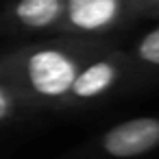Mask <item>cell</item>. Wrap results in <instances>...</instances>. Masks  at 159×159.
Returning a JSON list of instances; mask_svg holds the SVG:
<instances>
[{
	"label": "cell",
	"mask_w": 159,
	"mask_h": 159,
	"mask_svg": "<svg viewBox=\"0 0 159 159\" xmlns=\"http://www.w3.org/2000/svg\"><path fill=\"white\" fill-rule=\"evenodd\" d=\"M126 52L139 76L148 72H159V26L146 31Z\"/></svg>",
	"instance_id": "6"
},
{
	"label": "cell",
	"mask_w": 159,
	"mask_h": 159,
	"mask_svg": "<svg viewBox=\"0 0 159 159\" xmlns=\"http://www.w3.org/2000/svg\"><path fill=\"white\" fill-rule=\"evenodd\" d=\"M37 116L39 113L22 98V94L13 85L0 79V133L22 126Z\"/></svg>",
	"instance_id": "5"
},
{
	"label": "cell",
	"mask_w": 159,
	"mask_h": 159,
	"mask_svg": "<svg viewBox=\"0 0 159 159\" xmlns=\"http://www.w3.org/2000/svg\"><path fill=\"white\" fill-rule=\"evenodd\" d=\"M159 150V116H137L100 131L85 155L98 159H142Z\"/></svg>",
	"instance_id": "2"
},
{
	"label": "cell",
	"mask_w": 159,
	"mask_h": 159,
	"mask_svg": "<svg viewBox=\"0 0 159 159\" xmlns=\"http://www.w3.org/2000/svg\"><path fill=\"white\" fill-rule=\"evenodd\" d=\"M66 0H7L0 5V35H59Z\"/></svg>",
	"instance_id": "4"
},
{
	"label": "cell",
	"mask_w": 159,
	"mask_h": 159,
	"mask_svg": "<svg viewBox=\"0 0 159 159\" xmlns=\"http://www.w3.org/2000/svg\"><path fill=\"white\" fill-rule=\"evenodd\" d=\"M133 18L131 0H66L59 35L107 39Z\"/></svg>",
	"instance_id": "3"
},
{
	"label": "cell",
	"mask_w": 159,
	"mask_h": 159,
	"mask_svg": "<svg viewBox=\"0 0 159 159\" xmlns=\"http://www.w3.org/2000/svg\"><path fill=\"white\" fill-rule=\"evenodd\" d=\"M133 18H152L159 20V0H131Z\"/></svg>",
	"instance_id": "7"
},
{
	"label": "cell",
	"mask_w": 159,
	"mask_h": 159,
	"mask_svg": "<svg viewBox=\"0 0 159 159\" xmlns=\"http://www.w3.org/2000/svg\"><path fill=\"white\" fill-rule=\"evenodd\" d=\"M109 39L52 35L0 52V79L13 85L37 111H70L85 63Z\"/></svg>",
	"instance_id": "1"
}]
</instances>
